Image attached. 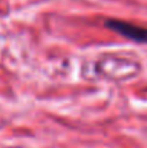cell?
I'll return each instance as SVG.
<instances>
[{"mask_svg": "<svg viewBox=\"0 0 147 148\" xmlns=\"http://www.w3.org/2000/svg\"><path fill=\"white\" fill-rule=\"evenodd\" d=\"M104 26L121 36H124L128 40H133L136 43H147V29L141 26L131 25L124 20H115V19H107L104 22Z\"/></svg>", "mask_w": 147, "mask_h": 148, "instance_id": "6da1fadb", "label": "cell"}]
</instances>
